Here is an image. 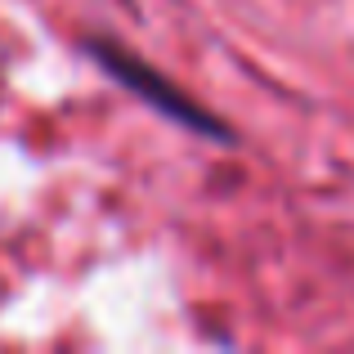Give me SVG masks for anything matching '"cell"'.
<instances>
[{"label": "cell", "instance_id": "6da1fadb", "mask_svg": "<svg viewBox=\"0 0 354 354\" xmlns=\"http://www.w3.org/2000/svg\"><path fill=\"white\" fill-rule=\"evenodd\" d=\"M90 54L104 63L108 77H117L130 95H139L148 108H157L162 117L180 121V126L198 130V135H207V139H229V126H225V121H216L207 108H198L180 86H171V81H166L157 68H148L144 59H135V54H126L121 45H108V41H90Z\"/></svg>", "mask_w": 354, "mask_h": 354}]
</instances>
